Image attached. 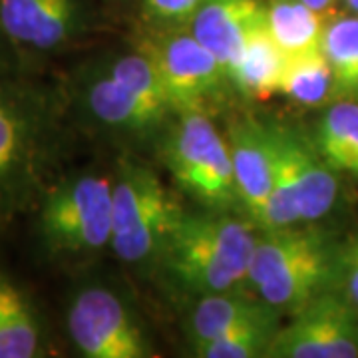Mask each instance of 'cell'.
<instances>
[{
	"label": "cell",
	"instance_id": "6da1fadb",
	"mask_svg": "<svg viewBox=\"0 0 358 358\" xmlns=\"http://www.w3.org/2000/svg\"><path fill=\"white\" fill-rule=\"evenodd\" d=\"M259 227L229 211H181L154 267L185 299L245 289Z\"/></svg>",
	"mask_w": 358,
	"mask_h": 358
},
{
	"label": "cell",
	"instance_id": "7a4b0ae2",
	"mask_svg": "<svg viewBox=\"0 0 358 358\" xmlns=\"http://www.w3.org/2000/svg\"><path fill=\"white\" fill-rule=\"evenodd\" d=\"M58 115L44 90L0 74V221L32 203L56 157Z\"/></svg>",
	"mask_w": 358,
	"mask_h": 358
},
{
	"label": "cell",
	"instance_id": "3957f363",
	"mask_svg": "<svg viewBox=\"0 0 358 358\" xmlns=\"http://www.w3.org/2000/svg\"><path fill=\"white\" fill-rule=\"evenodd\" d=\"M341 243L315 223L259 229L247 287L279 313L338 289Z\"/></svg>",
	"mask_w": 358,
	"mask_h": 358
},
{
	"label": "cell",
	"instance_id": "277c9868",
	"mask_svg": "<svg viewBox=\"0 0 358 358\" xmlns=\"http://www.w3.org/2000/svg\"><path fill=\"white\" fill-rule=\"evenodd\" d=\"M80 103L98 128L129 140L164 134L178 114L143 50L120 54L98 66L82 82Z\"/></svg>",
	"mask_w": 358,
	"mask_h": 358
},
{
	"label": "cell",
	"instance_id": "5b68a950",
	"mask_svg": "<svg viewBox=\"0 0 358 358\" xmlns=\"http://www.w3.org/2000/svg\"><path fill=\"white\" fill-rule=\"evenodd\" d=\"M277 159L267 209L259 229L308 225L324 219L338 199V178L296 128L273 124Z\"/></svg>",
	"mask_w": 358,
	"mask_h": 358
},
{
	"label": "cell",
	"instance_id": "8992f818",
	"mask_svg": "<svg viewBox=\"0 0 358 358\" xmlns=\"http://www.w3.org/2000/svg\"><path fill=\"white\" fill-rule=\"evenodd\" d=\"M164 159L179 189L205 209H241L229 145L207 114H176L164 131Z\"/></svg>",
	"mask_w": 358,
	"mask_h": 358
},
{
	"label": "cell",
	"instance_id": "52a82bcc",
	"mask_svg": "<svg viewBox=\"0 0 358 358\" xmlns=\"http://www.w3.org/2000/svg\"><path fill=\"white\" fill-rule=\"evenodd\" d=\"M40 239L54 257H90L110 247L112 178L84 173L42 193Z\"/></svg>",
	"mask_w": 358,
	"mask_h": 358
},
{
	"label": "cell",
	"instance_id": "ba28073f",
	"mask_svg": "<svg viewBox=\"0 0 358 358\" xmlns=\"http://www.w3.org/2000/svg\"><path fill=\"white\" fill-rule=\"evenodd\" d=\"M181 211L178 199L152 169L124 164L112 179L110 249L128 265H154Z\"/></svg>",
	"mask_w": 358,
	"mask_h": 358
},
{
	"label": "cell",
	"instance_id": "9c48e42d",
	"mask_svg": "<svg viewBox=\"0 0 358 358\" xmlns=\"http://www.w3.org/2000/svg\"><path fill=\"white\" fill-rule=\"evenodd\" d=\"M164 30L150 40L141 50L150 56L159 80L166 88L173 110L203 112L225 96L231 86L223 64L187 30Z\"/></svg>",
	"mask_w": 358,
	"mask_h": 358
},
{
	"label": "cell",
	"instance_id": "30bf717a",
	"mask_svg": "<svg viewBox=\"0 0 358 358\" xmlns=\"http://www.w3.org/2000/svg\"><path fill=\"white\" fill-rule=\"evenodd\" d=\"M70 341L88 358H148L154 346L136 313L108 287H84L66 310Z\"/></svg>",
	"mask_w": 358,
	"mask_h": 358
},
{
	"label": "cell",
	"instance_id": "8fae6325",
	"mask_svg": "<svg viewBox=\"0 0 358 358\" xmlns=\"http://www.w3.org/2000/svg\"><path fill=\"white\" fill-rule=\"evenodd\" d=\"M358 308L338 289L315 296L279 327L267 358H357Z\"/></svg>",
	"mask_w": 358,
	"mask_h": 358
},
{
	"label": "cell",
	"instance_id": "7c38bea8",
	"mask_svg": "<svg viewBox=\"0 0 358 358\" xmlns=\"http://www.w3.org/2000/svg\"><path fill=\"white\" fill-rule=\"evenodd\" d=\"M92 0H0V34L20 54H54L86 34Z\"/></svg>",
	"mask_w": 358,
	"mask_h": 358
},
{
	"label": "cell",
	"instance_id": "4fadbf2b",
	"mask_svg": "<svg viewBox=\"0 0 358 358\" xmlns=\"http://www.w3.org/2000/svg\"><path fill=\"white\" fill-rule=\"evenodd\" d=\"M233 176L241 211L257 227L267 209L273 178H275V131L273 124L251 117L237 120L227 131Z\"/></svg>",
	"mask_w": 358,
	"mask_h": 358
},
{
	"label": "cell",
	"instance_id": "5bb4252c",
	"mask_svg": "<svg viewBox=\"0 0 358 358\" xmlns=\"http://www.w3.org/2000/svg\"><path fill=\"white\" fill-rule=\"evenodd\" d=\"M265 20V0H201L187 28L227 72L247 36Z\"/></svg>",
	"mask_w": 358,
	"mask_h": 358
},
{
	"label": "cell",
	"instance_id": "9a60e30c",
	"mask_svg": "<svg viewBox=\"0 0 358 358\" xmlns=\"http://www.w3.org/2000/svg\"><path fill=\"white\" fill-rule=\"evenodd\" d=\"M289 56L273 38L267 20L247 36L237 56L231 60L227 76L233 88L249 100H267L281 94Z\"/></svg>",
	"mask_w": 358,
	"mask_h": 358
},
{
	"label": "cell",
	"instance_id": "2e32d148",
	"mask_svg": "<svg viewBox=\"0 0 358 358\" xmlns=\"http://www.w3.org/2000/svg\"><path fill=\"white\" fill-rule=\"evenodd\" d=\"M273 315L281 313L267 305L263 299H259L249 287L195 299V305L187 319V338L192 350L235 327H241L251 320L267 319Z\"/></svg>",
	"mask_w": 358,
	"mask_h": 358
},
{
	"label": "cell",
	"instance_id": "e0dca14e",
	"mask_svg": "<svg viewBox=\"0 0 358 358\" xmlns=\"http://www.w3.org/2000/svg\"><path fill=\"white\" fill-rule=\"evenodd\" d=\"M44 355V331L36 307L16 282L0 271V358Z\"/></svg>",
	"mask_w": 358,
	"mask_h": 358
},
{
	"label": "cell",
	"instance_id": "ac0fdd59",
	"mask_svg": "<svg viewBox=\"0 0 358 358\" xmlns=\"http://www.w3.org/2000/svg\"><path fill=\"white\" fill-rule=\"evenodd\" d=\"M315 148L336 173L358 179V100H338L320 117Z\"/></svg>",
	"mask_w": 358,
	"mask_h": 358
},
{
	"label": "cell",
	"instance_id": "d6986e66",
	"mask_svg": "<svg viewBox=\"0 0 358 358\" xmlns=\"http://www.w3.org/2000/svg\"><path fill=\"white\" fill-rule=\"evenodd\" d=\"M273 38L289 58L319 50L324 20L305 0H265Z\"/></svg>",
	"mask_w": 358,
	"mask_h": 358
},
{
	"label": "cell",
	"instance_id": "ffe728a7",
	"mask_svg": "<svg viewBox=\"0 0 358 358\" xmlns=\"http://www.w3.org/2000/svg\"><path fill=\"white\" fill-rule=\"evenodd\" d=\"M320 50L329 60L336 100H358V14L324 22Z\"/></svg>",
	"mask_w": 358,
	"mask_h": 358
},
{
	"label": "cell",
	"instance_id": "44dd1931",
	"mask_svg": "<svg viewBox=\"0 0 358 358\" xmlns=\"http://www.w3.org/2000/svg\"><path fill=\"white\" fill-rule=\"evenodd\" d=\"M281 94L307 108H319L334 100L333 70L320 48L289 60Z\"/></svg>",
	"mask_w": 358,
	"mask_h": 358
},
{
	"label": "cell",
	"instance_id": "7402d4cb",
	"mask_svg": "<svg viewBox=\"0 0 358 358\" xmlns=\"http://www.w3.org/2000/svg\"><path fill=\"white\" fill-rule=\"evenodd\" d=\"M279 317L251 320L235 327L217 338L205 343L193 352L201 358H261L267 357L268 346L275 333L279 331Z\"/></svg>",
	"mask_w": 358,
	"mask_h": 358
},
{
	"label": "cell",
	"instance_id": "603a6c76",
	"mask_svg": "<svg viewBox=\"0 0 358 358\" xmlns=\"http://www.w3.org/2000/svg\"><path fill=\"white\" fill-rule=\"evenodd\" d=\"M201 0H141L145 16L164 26H183L189 22Z\"/></svg>",
	"mask_w": 358,
	"mask_h": 358
},
{
	"label": "cell",
	"instance_id": "cb8c5ba5",
	"mask_svg": "<svg viewBox=\"0 0 358 358\" xmlns=\"http://www.w3.org/2000/svg\"><path fill=\"white\" fill-rule=\"evenodd\" d=\"M338 291L358 308V229L341 245V271H338Z\"/></svg>",
	"mask_w": 358,
	"mask_h": 358
},
{
	"label": "cell",
	"instance_id": "d4e9b609",
	"mask_svg": "<svg viewBox=\"0 0 358 358\" xmlns=\"http://www.w3.org/2000/svg\"><path fill=\"white\" fill-rule=\"evenodd\" d=\"M18 62H20V58L0 34V74H16Z\"/></svg>",
	"mask_w": 358,
	"mask_h": 358
},
{
	"label": "cell",
	"instance_id": "484cf974",
	"mask_svg": "<svg viewBox=\"0 0 358 358\" xmlns=\"http://www.w3.org/2000/svg\"><path fill=\"white\" fill-rule=\"evenodd\" d=\"M305 2H307L308 6H310L315 13L322 14V16L329 13L334 4H336V0H305Z\"/></svg>",
	"mask_w": 358,
	"mask_h": 358
},
{
	"label": "cell",
	"instance_id": "4316f807",
	"mask_svg": "<svg viewBox=\"0 0 358 358\" xmlns=\"http://www.w3.org/2000/svg\"><path fill=\"white\" fill-rule=\"evenodd\" d=\"M345 6L350 10L352 14H358V0H343Z\"/></svg>",
	"mask_w": 358,
	"mask_h": 358
}]
</instances>
